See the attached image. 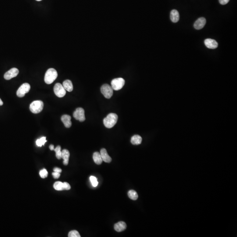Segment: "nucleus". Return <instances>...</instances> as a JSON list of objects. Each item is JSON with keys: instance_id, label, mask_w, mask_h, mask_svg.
Masks as SVG:
<instances>
[{"instance_id": "1", "label": "nucleus", "mask_w": 237, "mask_h": 237, "mask_svg": "<svg viewBox=\"0 0 237 237\" xmlns=\"http://www.w3.org/2000/svg\"><path fill=\"white\" fill-rule=\"evenodd\" d=\"M118 115L115 113H111L103 119L104 126L108 128H111L115 126L118 120Z\"/></svg>"}, {"instance_id": "23", "label": "nucleus", "mask_w": 237, "mask_h": 237, "mask_svg": "<svg viewBox=\"0 0 237 237\" xmlns=\"http://www.w3.org/2000/svg\"><path fill=\"white\" fill-rule=\"evenodd\" d=\"M47 142L45 137H41L40 139H37L36 141V144L39 147H41L43 145H44L45 143Z\"/></svg>"}, {"instance_id": "11", "label": "nucleus", "mask_w": 237, "mask_h": 237, "mask_svg": "<svg viewBox=\"0 0 237 237\" xmlns=\"http://www.w3.org/2000/svg\"><path fill=\"white\" fill-rule=\"evenodd\" d=\"M205 45L207 48L210 49H216L218 47V43L214 40L211 39H207L204 41Z\"/></svg>"}, {"instance_id": "22", "label": "nucleus", "mask_w": 237, "mask_h": 237, "mask_svg": "<svg viewBox=\"0 0 237 237\" xmlns=\"http://www.w3.org/2000/svg\"><path fill=\"white\" fill-rule=\"evenodd\" d=\"M54 150L55 151L56 158L58 159H61L62 156L61 148L60 146H57L56 148H55Z\"/></svg>"}, {"instance_id": "14", "label": "nucleus", "mask_w": 237, "mask_h": 237, "mask_svg": "<svg viewBox=\"0 0 237 237\" xmlns=\"http://www.w3.org/2000/svg\"><path fill=\"white\" fill-rule=\"evenodd\" d=\"M126 223L123 221L118 222L114 225V229L117 232H122L126 230Z\"/></svg>"}, {"instance_id": "29", "label": "nucleus", "mask_w": 237, "mask_h": 237, "mask_svg": "<svg viewBox=\"0 0 237 237\" xmlns=\"http://www.w3.org/2000/svg\"><path fill=\"white\" fill-rule=\"evenodd\" d=\"M230 0H219V2L222 5H225L228 4Z\"/></svg>"}, {"instance_id": "6", "label": "nucleus", "mask_w": 237, "mask_h": 237, "mask_svg": "<svg viewBox=\"0 0 237 237\" xmlns=\"http://www.w3.org/2000/svg\"><path fill=\"white\" fill-rule=\"evenodd\" d=\"M30 89V86L28 83H24L21 86L17 91L16 94L18 97H23L26 94L29 92Z\"/></svg>"}, {"instance_id": "2", "label": "nucleus", "mask_w": 237, "mask_h": 237, "mask_svg": "<svg viewBox=\"0 0 237 237\" xmlns=\"http://www.w3.org/2000/svg\"><path fill=\"white\" fill-rule=\"evenodd\" d=\"M57 76V72L55 69L53 68L49 69L45 75V82L47 84H51L55 80Z\"/></svg>"}, {"instance_id": "25", "label": "nucleus", "mask_w": 237, "mask_h": 237, "mask_svg": "<svg viewBox=\"0 0 237 237\" xmlns=\"http://www.w3.org/2000/svg\"><path fill=\"white\" fill-rule=\"evenodd\" d=\"M90 180L91 184H92L93 187H96V186H97L98 184V182H97V178L93 176H90Z\"/></svg>"}, {"instance_id": "3", "label": "nucleus", "mask_w": 237, "mask_h": 237, "mask_svg": "<svg viewBox=\"0 0 237 237\" xmlns=\"http://www.w3.org/2000/svg\"><path fill=\"white\" fill-rule=\"evenodd\" d=\"M44 105L43 102L41 101H35L30 104V110L33 113L37 114L42 111Z\"/></svg>"}, {"instance_id": "17", "label": "nucleus", "mask_w": 237, "mask_h": 237, "mask_svg": "<svg viewBox=\"0 0 237 237\" xmlns=\"http://www.w3.org/2000/svg\"><path fill=\"white\" fill-rule=\"evenodd\" d=\"M62 86H63L65 89L69 92H71L73 90V85L72 82L70 80H65L63 82Z\"/></svg>"}, {"instance_id": "19", "label": "nucleus", "mask_w": 237, "mask_h": 237, "mask_svg": "<svg viewBox=\"0 0 237 237\" xmlns=\"http://www.w3.org/2000/svg\"><path fill=\"white\" fill-rule=\"evenodd\" d=\"M142 137L138 135H135L131 137V143L133 145H140L142 142Z\"/></svg>"}, {"instance_id": "5", "label": "nucleus", "mask_w": 237, "mask_h": 237, "mask_svg": "<svg viewBox=\"0 0 237 237\" xmlns=\"http://www.w3.org/2000/svg\"><path fill=\"white\" fill-rule=\"evenodd\" d=\"M101 91L105 98L109 99L113 95V90L110 85L108 84H103L101 87Z\"/></svg>"}, {"instance_id": "12", "label": "nucleus", "mask_w": 237, "mask_h": 237, "mask_svg": "<svg viewBox=\"0 0 237 237\" xmlns=\"http://www.w3.org/2000/svg\"><path fill=\"white\" fill-rule=\"evenodd\" d=\"M100 155L102 160L105 163H110L111 162V158L108 154L107 151L105 148H102L101 150Z\"/></svg>"}, {"instance_id": "15", "label": "nucleus", "mask_w": 237, "mask_h": 237, "mask_svg": "<svg viewBox=\"0 0 237 237\" xmlns=\"http://www.w3.org/2000/svg\"><path fill=\"white\" fill-rule=\"evenodd\" d=\"M62 158L63 159V164L65 166L68 164L69 160V156H70V153L69 151L67 149H63L62 151Z\"/></svg>"}, {"instance_id": "31", "label": "nucleus", "mask_w": 237, "mask_h": 237, "mask_svg": "<svg viewBox=\"0 0 237 237\" xmlns=\"http://www.w3.org/2000/svg\"><path fill=\"white\" fill-rule=\"evenodd\" d=\"M49 148L51 150H54L55 149L54 146L53 145H50L49 146Z\"/></svg>"}, {"instance_id": "24", "label": "nucleus", "mask_w": 237, "mask_h": 237, "mask_svg": "<svg viewBox=\"0 0 237 237\" xmlns=\"http://www.w3.org/2000/svg\"><path fill=\"white\" fill-rule=\"evenodd\" d=\"M69 237H80L79 233L76 230L70 231L68 234Z\"/></svg>"}, {"instance_id": "8", "label": "nucleus", "mask_w": 237, "mask_h": 237, "mask_svg": "<svg viewBox=\"0 0 237 237\" xmlns=\"http://www.w3.org/2000/svg\"><path fill=\"white\" fill-rule=\"evenodd\" d=\"M73 117L76 120L80 122H83L85 120L84 110L82 108H78L75 111L73 114Z\"/></svg>"}, {"instance_id": "32", "label": "nucleus", "mask_w": 237, "mask_h": 237, "mask_svg": "<svg viewBox=\"0 0 237 237\" xmlns=\"http://www.w3.org/2000/svg\"><path fill=\"white\" fill-rule=\"evenodd\" d=\"M3 104V101H2V100H1V98H0V106L2 105Z\"/></svg>"}, {"instance_id": "26", "label": "nucleus", "mask_w": 237, "mask_h": 237, "mask_svg": "<svg viewBox=\"0 0 237 237\" xmlns=\"http://www.w3.org/2000/svg\"><path fill=\"white\" fill-rule=\"evenodd\" d=\"M40 175L41 177L42 178H46L48 175V172L46 169H44L40 171Z\"/></svg>"}, {"instance_id": "10", "label": "nucleus", "mask_w": 237, "mask_h": 237, "mask_svg": "<svg viewBox=\"0 0 237 237\" xmlns=\"http://www.w3.org/2000/svg\"><path fill=\"white\" fill-rule=\"evenodd\" d=\"M206 23V19L203 17L200 18L196 21L194 25V27L196 29H202L205 26Z\"/></svg>"}, {"instance_id": "27", "label": "nucleus", "mask_w": 237, "mask_h": 237, "mask_svg": "<svg viewBox=\"0 0 237 237\" xmlns=\"http://www.w3.org/2000/svg\"><path fill=\"white\" fill-rule=\"evenodd\" d=\"M64 190H69L71 189L70 185L67 182H64Z\"/></svg>"}, {"instance_id": "33", "label": "nucleus", "mask_w": 237, "mask_h": 237, "mask_svg": "<svg viewBox=\"0 0 237 237\" xmlns=\"http://www.w3.org/2000/svg\"><path fill=\"white\" fill-rule=\"evenodd\" d=\"M36 1H38V2H40V1H42V0H36Z\"/></svg>"}, {"instance_id": "20", "label": "nucleus", "mask_w": 237, "mask_h": 237, "mask_svg": "<svg viewBox=\"0 0 237 237\" xmlns=\"http://www.w3.org/2000/svg\"><path fill=\"white\" fill-rule=\"evenodd\" d=\"M53 187L57 191H62L64 190L63 183L61 182H57L54 184Z\"/></svg>"}, {"instance_id": "28", "label": "nucleus", "mask_w": 237, "mask_h": 237, "mask_svg": "<svg viewBox=\"0 0 237 237\" xmlns=\"http://www.w3.org/2000/svg\"><path fill=\"white\" fill-rule=\"evenodd\" d=\"M52 176L53 178L55 179H58L60 176V174L58 172H54L52 173Z\"/></svg>"}, {"instance_id": "21", "label": "nucleus", "mask_w": 237, "mask_h": 237, "mask_svg": "<svg viewBox=\"0 0 237 237\" xmlns=\"http://www.w3.org/2000/svg\"><path fill=\"white\" fill-rule=\"evenodd\" d=\"M128 196L131 200H136L138 199V195L137 192L133 190L129 191L128 193Z\"/></svg>"}, {"instance_id": "4", "label": "nucleus", "mask_w": 237, "mask_h": 237, "mask_svg": "<svg viewBox=\"0 0 237 237\" xmlns=\"http://www.w3.org/2000/svg\"><path fill=\"white\" fill-rule=\"evenodd\" d=\"M125 83V80L123 78H115L111 81V87L113 90H118L122 89Z\"/></svg>"}, {"instance_id": "9", "label": "nucleus", "mask_w": 237, "mask_h": 237, "mask_svg": "<svg viewBox=\"0 0 237 237\" xmlns=\"http://www.w3.org/2000/svg\"><path fill=\"white\" fill-rule=\"evenodd\" d=\"M19 71L16 68H13L7 72L4 75V78L6 80H10L11 79L16 77L19 74Z\"/></svg>"}, {"instance_id": "7", "label": "nucleus", "mask_w": 237, "mask_h": 237, "mask_svg": "<svg viewBox=\"0 0 237 237\" xmlns=\"http://www.w3.org/2000/svg\"><path fill=\"white\" fill-rule=\"evenodd\" d=\"M54 91L55 95L59 97H63L66 94V90L60 83H56L54 87Z\"/></svg>"}, {"instance_id": "16", "label": "nucleus", "mask_w": 237, "mask_h": 237, "mask_svg": "<svg viewBox=\"0 0 237 237\" xmlns=\"http://www.w3.org/2000/svg\"><path fill=\"white\" fill-rule=\"evenodd\" d=\"M170 17L171 21L174 23L178 22L180 19L179 12L177 10L174 9L171 11Z\"/></svg>"}, {"instance_id": "13", "label": "nucleus", "mask_w": 237, "mask_h": 237, "mask_svg": "<svg viewBox=\"0 0 237 237\" xmlns=\"http://www.w3.org/2000/svg\"><path fill=\"white\" fill-rule=\"evenodd\" d=\"M71 117L70 115H64L62 116L61 120L65 126L66 128H69L72 125V122L71 121Z\"/></svg>"}, {"instance_id": "30", "label": "nucleus", "mask_w": 237, "mask_h": 237, "mask_svg": "<svg viewBox=\"0 0 237 237\" xmlns=\"http://www.w3.org/2000/svg\"><path fill=\"white\" fill-rule=\"evenodd\" d=\"M53 171L54 172H58V173H61L62 171V170L60 169V168H58V167H55Z\"/></svg>"}, {"instance_id": "18", "label": "nucleus", "mask_w": 237, "mask_h": 237, "mask_svg": "<svg viewBox=\"0 0 237 237\" xmlns=\"http://www.w3.org/2000/svg\"><path fill=\"white\" fill-rule=\"evenodd\" d=\"M93 159L94 163L97 165H100L103 162L100 153L98 152H95L94 153Z\"/></svg>"}]
</instances>
